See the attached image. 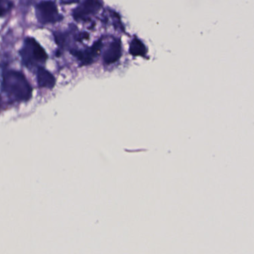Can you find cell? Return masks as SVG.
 I'll use <instances>...</instances> for the list:
<instances>
[{"label":"cell","instance_id":"1","mask_svg":"<svg viewBox=\"0 0 254 254\" xmlns=\"http://www.w3.org/2000/svg\"><path fill=\"white\" fill-rule=\"evenodd\" d=\"M4 95L13 102H22L32 96V87L23 73L15 70L3 73L1 85Z\"/></svg>","mask_w":254,"mask_h":254},{"label":"cell","instance_id":"2","mask_svg":"<svg viewBox=\"0 0 254 254\" xmlns=\"http://www.w3.org/2000/svg\"><path fill=\"white\" fill-rule=\"evenodd\" d=\"M22 63L30 70L37 69L45 64L48 59V55L41 45L33 37L25 39L22 49L19 51Z\"/></svg>","mask_w":254,"mask_h":254},{"label":"cell","instance_id":"3","mask_svg":"<svg viewBox=\"0 0 254 254\" xmlns=\"http://www.w3.org/2000/svg\"><path fill=\"white\" fill-rule=\"evenodd\" d=\"M35 12L36 17L42 25L56 23L62 19L56 4L49 0L38 3L36 6Z\"/></svg>","mask_w":254,"mask_h":254},{"label":"cell","instance_id":"4","mask_svg":"<svg viewBox=\"0 0 254 254\" xmlns=\"http://www.w3.org/2000/svg\"><path fill=\"white\" fill-rule=\"evenodd\" d=\"M101 7V4L98 0H85L73 10V16L75 19H86L98 13Z\"/></svg>","mask_w":254,"mask_h":254},{"label":"cell","instance_id":"5","mask_svg":"<svg viewBox=\"0 0 254 254\" xmlns=\"http://www.w3.org/2000/svg\"><path fill=\"white\" fill-rule=\"evenodd\" d=\"M102 43L101 41L96 42L92 47L84 51H74L72 52L73 55L76 57L79 61H81L82 64H92L95 58L99 55L101 51Z\"/></svg>","mask_w":254,"mask_h":254},{"label":"cell","instance_id":"6","mask_svg":"<svg viewBox=\"0 0 254 254\" xmlns=\"http://www.w3.org/2000/svg\"><path fill=\"white\" fill-rule=\"evenodd\" d=\"M122 55V47L121 40L116 39L110 43L108 49L104 54V61L105 64H112L117 62Z\"/></svg>","mask_w":254,"mask_h":254},{"label":"cell","instance_id":"7","mask_svg":"<svg viewBox=\"0 0 254 254\" xmlns=\"http://www.w3.org/2000/svg\"><path fill=\"white\" fill-rule=\"evenodd\" d=\"M37 80L39 86L49 89L53 88L56 83L55 76L43 67L37 69Z\"/></svg>","mask_w":254,"mask_h":254},{"label":"cell","instance_id":"8","mask_svg":"<svg viewBox=\"0 0 254 254\" xmlns=\"http://www.w3.org/2000/svg\"><path fill=\"white\" fill-rule=\"evenodd\" d=\"M129 52L133 56H145L146 53V47L144 44L137 38L131 40L129 46Z\"/></svg>","mask_w":254,"mask_h":254},{"label":"cell","instance_id":"9","mask_svg":"<svg viewBox=\"0 0 254 254\" xmlns=\"http://www.w3.org/2000/svg\"><path fill=\"white\" fill-rule=\"evenodd\" d=\"M13 6L14 4L12 0H0V17H4L10 13Z\"/></svg>","mask_w":254,"mask_h":254},{"label":"cell","instance_id":"10","mask_svg":"<svg viewBox=\"0 0 254 254\" xmlns=\"http://www.w3.org/2000/svg\"><path fill=\"white\" fill-rule=\"evenodd\" d=\"M64 4H71V3L78 2L79 0H61Z\"/></svg>","mask_w":254,"mask_h":254}]
</instances>
